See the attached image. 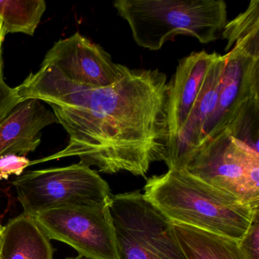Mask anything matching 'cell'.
<instances>
[{
  "instance_id": "cell-11",
  "label": "cell",
  "mask_w": 259,
  "mask_h": 259,
  "mask_svg": "<svg viewBox=\"0 0 259 259\" xmlns=\"http://www.w3.org/2000/svg\"><path fill=\"white\" fill-rule=\"evenodd\" d=\"M39 100L19 103L0 122V156H25L37 149L41 142V130L59 123L54 112Z\"/></svg>"
},
{
  "instance_id": "cell-13",
  "label": "cell",
  "mask_w": 259,
  "mask_h": 259,
  "mask_svg": "<svg viewBox=\"0 0 259 259\" xmlns=\"http://www.w3.org/2000/svg\"><path fill=\"white\" fill-rule=\"evenodd\" d=\"M51 239L25 213L10 220L0 239V259H54Z\"/></svg>"
},
{
  "instance_id": "cell-1",
  "label": "cell",
  "mask_w": 259,
  "mask_h": 259,
  "mask_svg": "<svg viewBox=\"0 0 259 259\" xmlns=\"http://www.w3.org/2000/svg\"><path fill=\"white\" fill-rule=\"evenodd\" d=\"M16 91L19 103L34 98L49 104L69 136L64 149L30 166L78 157L100 172L145 177L151 163L164 160L170 81L159 69L128 68L114 84L93 88L41 64Z\"/></svg>"
},
{
  "instance_id": "cell-17",
  "label": "cell",
  "mask_w": 259,
  "mask_h": 259,
  "mask_svg": "<svg viewBox=\"0 0 259 259\" xmlns=\"http://www.w3.org/2000/svg\"><path fill=\"white\" fill-rule=\"evenodd\" d=\"M30 163L31 160L24 156L12 154L0 156V180H8L12 175L19 177Z\"/></svg>"
},
{
  "instance_id": "cell-22",
  "label": "cell",
  "mask_w": 259,
  "mask_h": 259,
  "mask_svg": "<svg viewBox=\"0 0 259 259\" xmlns=\"http://www.w3.org/2000/svg\"><path fill=\"white\" fill-rule=\"evenodd\" d=\"M3 232H4V227L0 224V239H1V237H2Z\"/></svg>"
},
{
  "instance_id": "cell-7",
  "label": "cell",
  "mask_w": 259,
  "mask_h": 259,
  "mask_svg": "<svg viewBox=\"0 0 259 259\" xmlns=\"http://www.w3.org/2000/svg\"><path fill=\"white\" fill-rule=\"evenodd\" d=\"M11 183L27 216L64 206L108 204L112 197L107 182L81 163L28 171Z\"/></svg>"
},
{
  "instance_id": "cell-16",
  "label": "cell",
  "mask_w": 259,
  "mask_h": 259,
  "mask_svg": "<svg viewBox=\"0 0 259 259\" xmlns=\"http://www.w3.org/2000/svg\"><path fill=\"white\" fill-rule=\"evenodd\" d=\"M259 31V0H251L243 13L227 23L222 37L227 40L226 52L231 50L237 39Z\"/></svg>"
},
{
  "instance_id": "cell-6",
  "label": "cell",
  "mask_w": 259,
  "mask_h": 259,
  "mask_svg": "<svg viewBox=\"0 0 259 259\" xmlns=\"http://www.w3.org/2000/svg\"><path fill=\"white\" fill-rule=\"evenodd\" d=\"M207 184L259 206L258 151L227 133L204 138L180 169Z\"/></svg>"
},
{
  "instance_id": "cell-3",
  "label": "cell",
  "mask_w": 259,
  "mask_h": 259,
  "mask_svg": "<svg viewBox=\"0 0 259 259\" xmlns=\"http://www.w3.org/2000/svg\"><path fill=\"white\" fill-rule=\"evenodd\" d=\"M113 5L135 42L150 51H159L179 34L207 45L218 39L227 23L224 0H116Z\"/></svg>"
},
{
  "instance_id": "cell-4",
  "label": "cell",
  "mask_w": 259,
  "mask_h": 259,
  "mask_svg": "<svg viewBox=\"0 0 259 259\" xmlns=\"http://www.w3.org/2000/svg\"><path fill=\"white\" fill-rule=\"evenodd\" d=\"M226 54L219 99L205 138L227 133L258 151L259 32L238 39Z\"/></svg>"
},
{
  "instance_id": "cell-9",
  "label": "cell",
  "mask_w": 259,
  "mask_h": 259,
  "mask_svg": "<svg viewBox=\"0 0 259 259\" xmlns=\"http://www.w3.org/2000/svg\"><path fill=\"white\" fill-rule=\"evenodd\" d=\"M42 64L55 68L69 81L93 88L114 84L128 69L79 32L55 42Z\"/></svg>"
},
{
  "instance_id": "cell-18",
  "label": "cell",
  "mask_w": 259,
  "mask_h": 259,
  "mask_svg": "<svg viewBox=\"0 0 259 259\" xmlns=\"http://www.w3.org/2000/svg\"><path fill=\"white\" fill-rule=\"evenodd\" d=\"M239 245L249 259H259V210L256 212Z\"/></svg>"
},
{
  "instance_id": "cell-10",
  "label": "cell",
  "mask_w": 259,
  "mask_h": 259,
  "mask_svg": "<svg viewBox=\"0 0 259 259\" xmlns=\"http://www.w3.org/2000/svg\"><path fill=\"white\" fill-rule=\"evenodd\" d=\"M226 63L227 54L216 53L190 113L165 156L169 169H180L186 156L205 138L218 105Z\"/></svg>"
},
{
  "instance_id": "cell-8",
  "label": "cell",
  "mask_w": 259,
  "mask_h": 259,
  "mask_svg": "<svg viewBox=\"0 0 259 259\" xmlns=\"http://www.w3.org/2000/svg\"><path fill=\"white\" fill-rule=\"evenodd\" d=\"M50 239L93 259H118L108 204L64 206L29 215Z\"/></svg>"
},
{
  "instance_id": "cell-15",
  "label": "cell",
  "mask_w": 259,
  "mask_h": 259,
  "mask_svg": "<svg viewBox=\"0 0 259 259\" xmlns=\"http://www.w3.org/2000/svg\"><path fill=\"white\" fill-rule=\"evenodd\" d=\"M46 9L44 0H0V19L6 34L34 35Z\"/></svg>"
},
{
  "instance_id": "cell-20",
  "label": "cell",
  "mask_w": 259,
  "mask_h": 259,
  "mask_svg": "<svg viewBox=\"0 0 259 259\" xmlns=\"http://www.w3.org/2000/svg\"><path fill=\"white\" fill-rule=\"evenodd\" d=\"M6 34L3 22L0 19V81H4V63H3V44L5 39Z\"/></svg>"
},
{
  "instance_id": "cell-14",
  "label": "cell",
  "mask_w": 259,
  "mask_h": 259,
  "mask_svg": "<svg viewBox=\"0 0 259 259\" xmlns=\"http://www.w3.org/2000/svg\"><path fill=\"white\" fill-rule=\"evenodd\" d=\"M174 225L187 259H249L236 239L186 224Z\"/></svg>"
},
{
  "instance_id": "cell-12",
  "label": "cell",
  "mask_w": 259,
  "mask_h": 259,
  "mask_svg": "<svg viewBox=\"0 0 259 259\" xmlns=\"http://www.w3.org/2000/svg\"><path fill=\"white\" fill-rule=\"evenodd\" d=\"M215 55V52L209 54L201 51L192 53L179 62L177 70L170 81L167 151L174 145L190 113Z\"/></svg>"
},
{
  "instance_id": "cell-5",
  "label": "cell",
  "mask_w": 259,
  "mask_h": 259,
  "mask_svg": "<svg viewBox=\"0 0 259 259\" xmlns=\"http://www.w3.org/2000/svg\"><path fill=\"white\" fill-rule=\"evenodd\" d=\"M109 210L118 259H187L174 222L144 194L113 195Z\"/></svg>"
},
{
  "instance_id": "cell-19",
  "label": "cell",
  "mask_w": 259,
  "mask_h": 259,
  "mask_svg": "<svg viewBox=\"0 0 259 259\" xmlns=\"http://www.w3.org/2000/svg\"><path fill=\"white\" fill-rule=\"evenodd\" d=\"M16 89L10 88L4 81H0V122L19 104Z\"/></svg>"
},
{
  "instance_id": "cell-2",
  "label": "cell",
  "mask_w": 259,
  "mask_h": 259,
  "mask_svg": "<svg viewBox=\"0 0 259 259\" xmlns=\"http://www.w3.org/2000/svg\"><path fill=\"white\" fill-rule=\"evenodd\" d=\"M145 196L176 224L240 241L259 206L207 184L185 169L147 180Z\"/></svg>"
},
{
  "instance_id": "cell-21",
  "label": "cell",
  "mask_w": 259,
  "mask_h": 259,
  "mask_svg": "<svg viewBox=\"0 0 259 259\" xmlns=\"http://www.w3.org/2000/svg\"><path fill=\"white\" fill-rule=\"evenodd\" d=\"M66 259H93V258H91V257H86V256L81 255V254H78V255L76 256V257H68V258H66Z\"/></svg>"
}]
</instances>
